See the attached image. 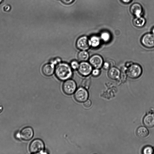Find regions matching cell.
<instances>
[{"label": "cell", "mask_w": 154, "mask_h": 154, "mask_svg": "<svg viewBox=\"0 0 154 154\" xmlns=\"http://www.w3.org/2000/svg\"><path fill=\"white\" fill-rule=\"evenodd\" d=\"M92 75L93 76L97 77L98 76L100 73V71L99 69L95 68L92 70L91 72Z\"/></svg>", "instance_id": "obj_23"}, {"label": "cell", "mask_w": 154, "mask_h": 154, "mask_svg": "<svg viewBox=\"0 0 154 154\" xmlns=\"http://www.w3.org/2000/svg\"><path fill=\"white\" fill-rule=\"evenodd\" d=\"M1 1H2V0H0V2H1Z\"/></svg>", "instance_id": "obj_33"}, {"label": "cell", "mask_w": 154, "mask_h": 154, "mask_svg": "<svg viewBox=\"0 0 154 154\" xmlns=\"http://www.w3.org/2000/svg\"><path fill=\"white\" fill-rule=\"evenodd\" d=\"M34 135L32 128L30 127H27L23 128L20 131V136L23 140L28 141L31 140Z\"/></svg>", "instance_id": "obj_10"}, {"label": "cell", "mask_w": 154, "mask_h": 154, "mask_svg": "<svg viewBox=\"0 0 154 154\" xmlns=\"http://www.w3.org/2000/svg\"><path fill=\"white\" fill-rule=\"evenodd\" d=\"M79 74L82 76H87L92 71V66L90 63L86 61L82 62L78 69Z\"/></svg>", "instance_id": "obj_6"}, {"label": "cell", "mask_w": 154, "mask_h": 154, "mask_svg": "<svg viewBox=\"0 0 154 154\" xmlns=\"http://www.w3.org/2000/svg\"><path fill=\"white\" fill-rule=\"evenodd\" d=\"M89 94L86 89L80 87L75 91L74 97L75 100L79 103L85 102L88 98Z\"/></svg>", "instance_id": "obj_5"}, {"label": "cell", "mask_w": 154, "mask_h": 154, "mask_svg": "<svg viewBox=\"0 0 154 154\" xmlns=\"http://www.w3.org/2000/svg\"><path fill=\"white\" fill-rule=\"evenodd\" d=\"M153 153H154V148H153Z\"/></svg>", "instance_id": "obj_32"}, {"label": "cell", "mask_w": 154, "mask_h": 154, "mask_svg": "<svg viewBox=\"0 0 154 154\" xmlns=\"http://www.w3.org/2000/svg\"><path fill=\"white\" fill-rule=\"evenodd\" d=\"M61 61V59L60 58H56L53 59L51 61V63L55 65H57L58 63H60Z\"/></svg>", "instance_id": "obj_24"}, {"label": "cell", "mask_w": 154, "mask_h": 154, "mask_svg": "<svg viewBox=\"0 0 154 154\" xmlns=\"http://www.w3.org/2000/svg\"><path fill=\"white\" fill-rule=\"evenodd\" d=\"M91 83L90 77H87L82 80L81 83L82 87L86 89H88L90 87Z\"/></svg>", "instance_id": "obj_19"}, {"label": "cell", "mask_w": 154, "mask_h": 154, "mask_svg": "<svg viewBox=\"0 0 154 154\" xmlns=\"http://www.w3.org/2000/svg\"><path fill=\"white\" fill-rule=\"evenodd\" d=\"M102 66L104 69H107L109 68V64L107 62H105L103 63Z\"/></svg>", "instance_id": "obj_26"}, {"label": "cell", "mask_w": 154, "mask_h": 154, "mask_svg": "<svg viewBox=\"0 0 154 154\" xmlns=\"http://www.w3.org/2000/svg\"><path fill=\"white\" fill-rule=\"evenodd\" d=\"M141 42L143 45L146 48L154 47V35L150 33L144 34L141 38Z\"/></svg>", "instance_id": "obj_8"}, {"label": "cell", "mask_w": 154, "mask_h": 154, "mask_svg": "<svg viewBox=\"0 0 154 154\" xmlns=\"http://www.w3.org/2000/svg\"><path fill=\"white\" fill-rule=\"evenodd\" d=\"M10 9V6L9 5H6V6L4 10L5 11H8Z\"/></svg>", "instance_id": "obj_28"}, {"label": "cell", "mask_w": 154, "mask_h": 154, "mask_svg": "<svg viewBox=\"0 0 154 154\" xmlns=\"http://www.w3.org/2000/svg\"><path fill=\"white\" fill-rule=\"evenodd\" d=\"M2 110V108L1 107H0V112H1Z\"/></svg>", "instance_id": "obj_31"}, {"label": "cell", "mask_w": 154, "mask_h": 154, "mask_svg": "<svg viewBox=\"0 0 154 154\" xmlns=\"http://www.w3.org/2000/svg\"><path fill=\"white\" fill-rule=\"evenodd\" d=\"M54 65L50 63L44 65L42 68V72L46 76L51 75L55 72Z\"/></svg>", "instance_id": "obj_11"}, {"label": "cell", "mask_w": 154, "mask_h": 154, "mask_svg": "<svg viewBox=\"0 0 154 154\" xmlns=\"http://www.w3.org/2000/svg\"><path fill=\"white\" fill-rule=\"evenodd\" d=\"M75 0H61V1L64 4L68 5L72 3Z\"/></svg>", "instance_id": "obj_27"}, {"label": "cell", "mask_w": 154, "mask_h": 154, "mask_svg": "<svg viewBox=\"0 0 154 154\" xmlns=\"http://www.w3.org/2000/svg\"><path fill=\"white\" fill-rule=\"evenodd\" d=\"M77 48L81 51H86L90 47L89 39L85 36H83L79 38L76 42Z\"/></svg>", "instance_id": "obj_7"}, {"label": "cell", "mask_w": 154, "mask_h": 154, "mask_svg": "<svg viewBox=\"0 0 154 154\" xmlns=\"http://www.w3.org/2000/svg\"><path fill=\"white\" fill-rule=\"evenodd\" d=\"M122 1L125 3H129L131 2V0H122Z\"/></svg>", "instance_id": "obj_29"}, {"label": "cell", "mask_w": 154, "mask_h": 154, "mask_svg": "<svg viewBox=\"0 0 154 154\" xmlns=\"http://www.w3.org/2000/svg\"><path fill=\"white\" fill-rule=\"evenodd\" d=\"M131 13L135 15L137 17H141L140 14L142 11L141 6L138 3L133 4L131 7Z\"/></svg>", "instance_id": "obj_13"}, {"label": "cell", "mask_w": 154, "mask_h": 154, "mask_svg": "<svg viewBox=\"0 0 154 154\" xmlns=\"http://www.w3.org/2000/svg\"><path fill=\"white\" fill-rule=\"evenodd\" d=\"M143 152L144 154H152L153 152V149L151 146H147L144 148Z\"/></svg>", "instance_id": "obj_21"}, {"label": "cell", "mask_w": 154, "mask_h": 154, "mask_svg": "<svg viewBox=\"0 0 154 154\" xmlns=\"http://www.w3.org/2000/svg\"><path fill=\"white\" fill-rule=\"evenodd\" d=\"M145 20L144 18L141 17H137L134 19L133 23L134 25L137 27L143 26L145 23Z\"/></svg>", "instance_id": "obj_18"}, {"label": "cell", "mask_w": 154, "mask_h": 154, "mask_svg": "<svg viewBox=\"0 0 154 154\" xmlns=\"http://www.w3.org/2000/svg\"><path fill=\"white\" fill-rule=\"evenodd\" d=\"M90 46L93 48L98 47L100 42V38L96 35L91 36L89 39Z\"/></svg>", "instance_id": "obj_16"}, {"label": "cell", "mask_w": 154, "mask_h": 154, "mask_svg": "<svg viewBox=\"0 0 154 154\" xmlns=\"http://www.w3.org/2000/svg\"><path fill=\"white\" fill-rule=\"evenodd\" d=\"M143 123L144 125L148 128H152L154 126V115L149 114L144 118Z\"/></svg>", "instance_id": "obj_12"}, {"label": "cell", "mask_w": 154, "mask_h": 154, "mask_svg": "<svg viewBox=\"0 0 154 154\" xmlns=\"http://www.w3.org/2000/svg\"><path fill=\"white\" fill-rule=\"evenodd\" d=\"M136 134L139 137L143 138L148 136L149 134V131L146 127L141 126L137 129Z\"/></svg>", "instance_id": "obj_15"}, {"label": "cell", "mask_w": 154, "mask_h": 154, "mask_svg": "<svg viewBox=\"0 0 154 154\" xmlns=\"http://www.w3.org/2000/svg\"><path fill=\"white\" fill-rule=\"evenodd\" d=\"M55 72L57 77L61 81L69 79L73 74L72 69L70 65L64 62H60L57 65Z\"/></svg>", "instance_id": "obj_1"}, {"label": "cell", "mask_w": 154, "mask_h": 154, "mask_svg": "<svg viewBox=\"0 0 154 154\" xmlns=\"http://www.w3.org/2000/svg\"><path fill=\"white\" fill-rule=\"evenodd\" d=\"M152 33L154 35V27L152 29Z\"/></svg>", "instance_id": "obj_30"}, {"label": "cell", "mask_w": 154, "mask_h": 154, "mask_svg": "<svg viewBox=\"0 0 154 154\" xmlns=\"http://www.w3.org/2000/svg\"><path fill=\"white\" fill-rule=\"evenodd\" d=\"M142 72V69L140 66L137 64H132L128 67L126 74L130 78L134 79L140 77Z\"/></svg>", "instance_id": "obj_2"}, {"label": "cell", "mask_w": 154, "mask_h": 154, "mask_svg": "<svg viewBox=\"0 0 154 154\" xmlns=\"http://www.w3.org/2000/svg\"><path fill=\"white\" fill-rule=\"evenodd\" d=\"M120 72L119 69L116 67L110 68L108 72L109 77L112 79H118L120 76Z\"/></svg>", "instance_id": "obj_14"}, {"label": "cell", "mask_w": 154, "mask_h": 154, "mask_svg": "<svg viewBox=\"0 0 154 154\" xmlns=\"http://www.w3.org/2000/svg\"><path fill=\"white\" fill-rule=\"evenodd\" d=\"M100 38L105 42H109L111 39V35L107 32H103L100 35Z\"/></svg>", "instance_id": "obj_20"}, {"label": "cell", "mask_w": 154, "mask_h": 154, "mask_svg": "<svg viewBox=\"0 0 154 154\" xmlns=\"http://www.w3.org/2000/svg\"><path fill=\"white\" fill-rule=\"evenodd\" d=\"M77 85L75 82L70 79L66 80L62 86L63 92L68 95L72 94L75 91Z\"/></svg>", "instance_id": "obj_3"}, {"label": "cell", "mask_w": 154, "mask_h": 154, "mask_svg": "<svg viewBox=\"0 0 154 154\" xmlns=\"http://www.w3.org/2000/svg\"><path fill=\"white\" fill-rule=\"evenodd\" d=\"M90 64L95 68L100 69L102 66L103 60L100 55L95 54L92 56L89 60Z\"/></svg>", "instance_id": "obj_9"}, {"label": "cell", "mask_w": 154, "mask_h": 154, "mask_svg": "<svg viewBox=\"0 0 154 154\" xmlns=\"http://www.w3.org/2000/svg\"><path fill=\"white\" fill-rule=\"evenodd\" d=\"M43 141L40 139H35L32 140L29 146V150L31 153H35L42 150L44 148Z\"/></svg>", "instance_id": "obj_4"}, {"label": "cell", "mask_w": 154, "mask_h": 154, "mask_svg": "<svg viewBox=\"0 0 154 154\" xmlns=\"http://www.w3.org/2000/svg\"><path fill=\"white\" fill-rule=\"evenodd\" d=\"M91 101L89 100H86L84 103V106L86 108L89 107L91 106Z\"/></svg>", "instance_id": "obj_25"}, {"label": "cell", "mask_w": 154, "mask_h": 154, "mask_svg": "<svg viewBox=\"0 0 154 154\" xmlns=\"http://www.w3.org/2000/svg\"><path fill=\"white\" fill-rule=\"evenodd\" d=\"M79 65V64L77 61L73 60L71 62L70 66L72 69L75 70L78 69Z\"/></svg>", "instance_id": "obj_22"}, {"label": "cell", "mask_w": 154, "mask_h": 154, "mask_svg": "<svg viewBox=\"0 0 154 154\" xmlns=\"http://www.w3.org/2000/svg\"><path fill=\"white\" fill-rule=\"evenodd\" d=\"M89 57V53L86 51H81L77 55L78 60L81 62L86 61L88 59Z\"/></svg>", "instance_id": "obj_17"}]
</instances>
